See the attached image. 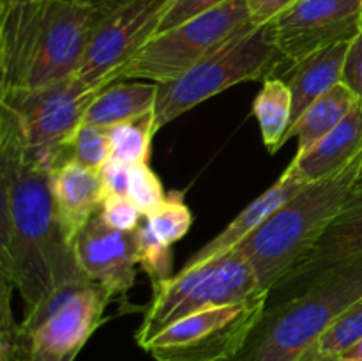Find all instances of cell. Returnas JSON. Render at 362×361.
Segmentation results:
<instances>
[{
  "label": "cell",
  "mask_w": 362,
  "mask_h": 361,
  "mask_svg": "<svg viewBox=\"0 0 362 361\" xmlns=\"http://www.w3.org/2000/svg\"><path fill=\"white\" fill-rule=\"evenodd\" d=\"M106 131L110 140V158L119 159L127 165L148 163L152 138L158 133L154 110L126 122L115 124Z\"/></svg>",
  "instance_id": "23"
},
{
  "label": "cell",
  "mask_w": 362,
  "mask_h": 361,
  "mask_svg": "<svg viewBox=\"0 0 362 361\" xmlns=\"http://www.w3.org/2000/svg\"><path fill=\"white\" fill-rule=\"evenodd\" d=\"M281 60L286 59L276 48L269 25H247L182 76L168 84H158L156 127L159 131L225 88L267 78Z\"/></svg>",
  "instance_id": "5"
},
{
  "label": "cell",
  "mask_w": 362,
  "mask_h": 361,
  "mask_svg": "<svg viewBox=\"0 0 362 361\" xmlns=\"http://www.w3.org/2000/svg\"><path fill=\"white\" fill-rule=\"evenodd\" d=\"M343 356L349 357L350 361H362V340H361V342H357L356 345L352 347V349L346 350Z\"/></svg>",
  "instance_id": "36"
},
{
  "label": "cell",
  "mask_w": 362,
  "mask_h": 361,
  "mask_svg": "<svg viewBox=\"0 0 362 361\" xmlns=\"http://www.w3.org/2000/svg\"><path fill=\"white\" fill-rule=\"evenodd\" d=\"M361 27H362V20H361Z\"/></svg>",
  "instance_id": "41"
},
{
  "label": "cell",
  "mask_w": 362,
  "mask_h": 361,
  "mask_svg": "<svg viewBox=\"0 0 362 361\" xmlns=\"http://www.w3.org/2000/svg\"><path fill=\"white\" fill-rule=\"evenodd\" d=\"M308 186V183L296 179L293 176H290L288 172H283V176L269 188L265 193H262L260 197L255 202H251L246 209L240 211V214L237 218L232 219L228 227L223 230L221 234L214 237L212 241H209L202 250H198L189 260L186 262L180 271H186V269H194L202 264H207V262L214 260V258L223 257L228 251H232L233 248L239 246L246 237H250L258 227L264 225L283 204L290 200L292 197H296L299 191H303Z\"/></svg>",
  "instance_id": "16"
},
{
  "label": "cell",
  "mask_w": 362,
  "mask_h": 361,
  "mask_svg": "<svg viewBox=\"0 0 362 361\" xmlns=\"http://www.w3.org/2000/svg\"><path fill=\"white\" fill-rule=\"evenodd\" d=\"M145 222L163 243L172 246L189 232L193 214L184 202V195L180 191H172L154 212L145 216Z\"/></svg>",
  "instance_id": "25"
},
{
  "label": "cell",
  "mask_w": 362,
  "mask_h": 361,
  "mask_svg": "<svg viewBox=\"0 0 362 361\" xmlns=\"http://www.w3.org/2000/svg\"><path fill=\"white\" fill-rule=\"evenodd\" d=\"M361 297L362 258H357L329 271L304 292L265 304L246 342L226 361H300Z\"/></svg>",
  "instance_id": "4"
},
{
  "label": "cell",
  "mask_w": 362,
  "mask_h": 361,
  "mask_svg": "<svg viewBox=\"0 0 362 361\" xmlns=\"http://www.w3.org/2000/svg\"><path fill=\"white\" fill-rule=\"evenodd\" d=\"M6 6H11V4H18V2H27V0H2Z\"/></svg>",
  "instance_id": "40"
},
{
  "label": "cell",
  "mask_w": 362,
  "mask_h": 361,
  "mask_svg": "<svg viewBox=\"0 0 362 361\" xmlns=\"http://www.w3.org/2000/svg\"><path fill=\"white\" fill-rule=\"evenodd\" d=\"M269 294L260 289L255 271L237 250L179 271L165 282L152 283V301L136 331V343L145 349L156 335L173 322L209 308L246 303Z\"/></svg>",
  "instance_id": "6"
},
{
  "label": "cell",
  "mask_w": 362,
  "mask_h": 361,
  "mask_svg": "<svg viewBox=\"0 0 362 361\" xmlns=\"http://www.w3.org/2000/svg\"><path fill=\"white\" fill-rule=\"evenodd\" d=\"M361 20L359 0H297L267 25L276 48L296 64L318 50L352 41Z\"/></svg>",
  "instance_id": "12"
},
{
  "label": "cell",
  "mask_w": 362,
  "mask_h": 361,
  "mask_svg": "<svg viewBox=\"0 0 362 361\" xmlns=\"http://www.w3.org/2000/svg\"><path fill=\"white\" fill-rule=\"evenodd\" d=\"M99 216L112 229L122 230V232H134L140 225L141 212L138 211L129 197H115L113 195V197H106L103 200Z\"/></svg>",
  "instance_id": "30"
},
{
  "label": "cell",
  "mask_w": 362,
  "mask_h": 361,
  "mask_svg": "<svg viewBox=\"0 0 362 361\" xmlns=\"http://www.w3.org/2000/svg\"><path fill=\"white\" fill-rule=\"evenodd\" d=\"M52 193L60 222L73 243L74 236L101 211L106 198L98 170L66 158L52 170Z\"/></svg>",
  "instance_id": "15"
},
{
  "label": "cell",
  "mask_w": 362,
  "mask_h": 361,
  "mask_svg": "<svg viewBox=\"0 0 362 361\" xmlns=\"http://www.w3.org/2000/svg\"><path fill=\"white\" fill-rule=\"evenodd\" d=\"M159 85L151 81H120L103 88L88 105L83 122L95 127H108L126 122L156 108Z\"/></svg>",
  "instance_id": "19"
},
{
  "label": "cell",
  "mask_w": 362,
  "mask_h": 361,
  "mask_svg": "<svg viewBox=\"0 0 362 361\" xmlns=\"http://www.w3.org/2000/svg\"><path fill=\"white\" fill-rule=\"evenodd\" d=\"M349 45L350 41L336 42L293 64L290 80L286 81L292 94L290 126H293L320 96L331 91L334 85L341 84V71Z\"/></svg>",
  "instance_id": "18"
},
{
  "label": "cell",
  "mask_w": 362,
  "mask_h": 361,
  "mask_svg": "<svg viewBox=\"0 0 362 361\" xmlns=\"http://www.w3.org/2000/svg\"><path fill=\"white\" fill-rule=\"evenodd\" d=\"M170 0H115L99 9L74 76L85 85L105 88L156 34Z\"/></svg>",
  "instance_id": "11"
},
{
  "label": "cell",
  "mask_w": 362,
  "mask_h": 361,
  "mask_svg": "<svg viewBox=\"0 0 362 361\" xmlns=\"http://www.w3.org/2000/svg\"><path fill=\"white\" fill-rule=\"evenodd\" d=\"M362 151L331 176L310 183L233 250L239 251L269 292L313 246L352 195Z\"/></svg>",
  "instance_id": "3"
},
{
  "label": "cell",
  "mask_w": 362,
  "mask_h": 361,
  "mask_svg": "<svg viewBox=\"0 0 362 361\" xmlns=\"http://www.w3.org/2000/svg\"><path fill=\"white\" fill-rule=\"evenodd\" d=\"M13 289H16L13 278L6 269L0 268V338L21 340L20 326L14 321L13 308H11Z\"/></svg>",
  "instance_id": "32"
},
{
  "label": "cell",
  "mask_w": 362,
  "mask_h": 361,
  "mask_svg": "<svg viewBox=\"0 0 362 361\" xmlns=\"http://www.w3.org/2000/svg\"><path fill=\"white\" fill-rule=\"evenodd\" d=\"M129 173L131 165L110 158L99 170L106 197H113V195L115 197H127V193H129Z\"/></svg>",
  "instance_id": "33"
},
{
  "label": "cell",
  "mask_w": 362,
  "mask_h": 361,
  "mask_svg": "<svg viewBox=\"0 0 362 361\" xmlns=\"http://www.w3.org/2000/svg\"><path fill=\"white\" fill-rule=\"evenodd\" d=\"M225 2H228V0H170L156 34L172 30V28L179 27V25L186 23V21L193 20V18L200 16V14L207 13V11L214 9Z\"/></svg>",
  "instance_id": "29"
},
{
  "label": "cell",
  "mask_w": 362,
  "mask_h": 361,
  "mask_svg": "<svg viewBox=\"0 0 362 361\" xmlns=\"http://www.w3.org/2000/svg\"><path fill=\"white\" fill-rule=\"evenodd\" d=\"M74 257L81 273L110 296H124L136 278L134 232L112 229L98 214L74 236Z\"/></svg>",
  "instance_id": "14"
},
{
  "label": "cell",
  "mask_w": 362,
  "mask_h": 361,
  "mask_svg": "<svg viewBox=\"0 0 362 361\" xmlns=\"http://www.w3.org/2000/svg\"><path fill=\"white\" fill-rule=\"evenodd\" d=\"M297 0H247L250 16L255 25H267Z\"/></svg>",
  "instance_id": "34"
},
{
  "label": "cell",
  "mask_w": 362,
  "mask_h": 361,
  "mask_svg": "<svg viewBox=\"0 0 362 361\" xmlns=\"http://www.w3.org/2000/svg\"><path fill=\"white\" fill-rule=\"evenodd\" d=\"M134 243H136V264L141 271L147 273L152 283L165 282L172 278L173 253L172 246L163 243L147 222L140 223L134 230Z\"/></svg>",
  "instance_id": "26"
},
{
  "label": "cell",
  "mask_w": 362,
  "mask_h": 361,
  "mask_svg": "<svg viewBox=\"0 0 362 361\" xmlns=\"http://www.w3.org/2000/svg\"><path fill=\"white\" fill-rule=\"evenodd\" d=\"M357 98L345 87L343 84L334 85L329 92L317 99L303 115L299 117L293 126L288 127L283 144L288 138L297 137L299 145H297V154L303 156L304 152L310 151L317 142H320L332 127L338 126L346 113L356 105Z\"/></svg>",
  "instance_id": "20"
},
{
  "label": "cell",
  "mask_w": 362,
  "mask_h": 361,
  "mask_svg": "<svg viewBox=\"0 0 362 361\" xmlns=\"http://www.w3.org/2000/svg\"><path fill=\"white\" fill-rule=\"evenodd\" d=\"M362 151V101L357 99L345 119L303 156H296L285 172L303 183H315L341 168Z\"/></svg>",
  "instance_id": "17"
},
{
  "label": "cell",
  "mask_w": 362,
  "mask_h": 361,
  "mask_svg": "<svg viewBox=\"0 0 362 361\" xmlns=\"http://www.w3.org/2000/svg\"><path fill=\"white\" fill-rule=\"evenodd\" d=\"M354 190H362V166H361V170H359V176H357L356 186H354Z\"/></svg>",
  "instance_id": "39"
},
{
  "label": "cell",
  "mask_w": 362,
  "mask_h": 361,
  "mask_svg": "<svg viewBox=\"0 0 362 361\" xmlns=\"http://www.w3.org/2000/svg\"><path fill=\"white\" fill-rule=\"evenodd\" d=\"M6 4L0 0V30H2V23H4V16H6Z\"/></svg>",
  "instance_id": "38"
},
{
  "label": "cell",
  "mask_w": 362,
  "mask_h": 361,
  "mask_svg": "<svg viewBox=\"0 0 362 361\" xmlns=\"http://www.w3.org/2000/svg\"><path fill=\"white\" fill-rule=\"evenodd\" d=\"M101 91L71 76L34 91L6 96L2 101L16 115L27 154L53 170L66 159L67 142Z\"/></svg>",
  "instance_id": "9"
},
{
  "label": "cell",
  "mask_w": 362,
  "mask_h": 361,
  "mask_svg": "<svg viewBox=\"0 0 362 361\" xmlns=\"http://www.w3.org/2000/svg\"><path fill=\"white\" fill-rule=\"evenodd\" d=\"M269 294L209 308L173 322L145 345L156 361H226L243 347Z\"/></svg>",
  "instance_id": "10"
},
{
  "label": "cell",
  "mask_w": 362,
  "mask_h": 361,
  "mask_svg": "<svg viewBox=\"0 0 362 361\" xmlns=\"http://www.w3.org/2000/svg\"><path fill=\"white\" fill-rule=\"evenodd\" d=\"M131 198L141 216H148L154 212L163 202L166 200V193L159 177L152 172L148 163H138L131 165L129 173V193Z\"/></svg>",
  "instance_id": "28"
},
{
  "label": "cell",
  "mask_w": 362,
  "mask_h": 361,
  "mask_svg": "<svg viewBox=\"0 0 362 361\" xmlns=\"http://www.w3.org/2000/svg\"><path fill=\"white\" fill-rule=\"evenodd\" d=\"M341 84L362 101V27L350 41L341 71Z\"/></svg>",
  "instance_id": "31"
},
{
  "label": "cell",
  "mask_w": 362,
  "mask_h": 361,
  "mask_svg": "<svg viewBox=\"0 0 362 361\" xmlns=\"http://www.w3.org/2000/svg\"><path fill=\"white\" fill-rule=\"evenodd\" d=\"M66 158L74 159L92 170H101L110 159L108 131L105 127L81 124L66 145Z\"/></svg>",
  "instance_id": "27"
},
{
  "label": "cell",
  "mask_w": 362,
  "mask_h": 361,
  "mask_svg": "<svg viewBox=\"0 0 362 361\" xmlns=\"http://www.w3.org/2000/svg\"><path fill=\"white\" fill-rule=\"evenodd\" d=\"M9 258L25 315L60 287L88 280L60 222L52 193V170L27 154L21 131L11 173Z\"/></svg>",
  "instance_id": "1"
},
{
  "label": "cell",
  "mask_w": 362,
  "mask_h": 361,
  "mask_svg": "<svg viewBox=\"0 0 362 361\" xmlns=\"http://www.w3.org/2000/svg\"><path fill=\"white\" fill-rule=\"evenodd\" d=\"M20 340L14 338H0V361H14L18 356V345Z\"/></svg>",
  "instance_id": "35"
},
{
  "label": "cell",
  "mask_w": 362,
  "mask_h": 361,
  "mask_svg": "<svg viewBox=\"0 0 362 361\" xmlns=\"http://www.w3.org/2000/svg\"><path fill=\"white\" fill-rule=\"evenodd\" d=\"M99 9L83 0H27L6 7L0 99L74 76Z\"/></svg>",
  "instance_id": "2"
},
{
  "label": "cell",
  "mask_w": 362,
  "mask_h": 361,
  "mask_svg": "<svg viewBox=\"0 0 362 361\" xmlns=\"http://www.w3.org/2000/svg\"><path fill=\"white\" fill-rule=\"evenodd\" d=\"M362 340V297L346 308L308 350L300 361H317L325 356H343Z\"/></svg>",
  "instance_id": "24"
},
{
  "label": "cell",
  "mask_w": 362,
  "mask_h": 361,
  "mask_svg": "<svg viewBox=\"0 0 362 361\" xmlns=\"http://www.w3.org/2000/svg\"><path fill=\"white\" fill-rule=\"evenodd\" d=\"M359 2H362V0H359Z\"/></svg>",
  "instance_id": "42"
},
{
  "label": "cell",
  "mask_w": 362,
  "mask_h": 361,
  "mask_svg": "<svg viewBox=\"0 0 362 361\" xmlns=\"http://www.w3.org/2000/svg\"><path fill=\"white\" fill-rule=\"evenodd\" d=\"M317 361H350V360L345 356H325V357H320V360H317Z\"/></svg>",
  "instance_id": "37"
},
{
  "label": "cell",
  "mask_w": 362,
  "mask_h": 361,
  "mask_svg": "<svg viewBox=\"0 0 362 361\" xmlns=\"http://www.w3.org/2000/svg\"><path fill=\"white\" fill-rule=\"evenodd\" d=\"M20 140V124L13 110L0 99V268L11 275L9 197L13 158ZM13 278V276H11Z\"/></svg>",
  "instance_id": "22"
},
{
  "label": "cell",
  "mask_w": 362,
  "mask_h": 361,
  "mask_svg": "<svg viewBox=\"0 0 362 361\" xmlns=\"http://www.w3.org/2000/svg\"><path fill=\"white\" fill-rule=\"evenodd\" d=\"M253 113L260 124L265 147L274 154L283 145L292 119V94L288 84L279 78H265L264 87L255 99Z\"/></svg>",
  "instance_id": "21"
},
{
  "label": "cell",
  "mask_w": 362,
  "mask_h": 361,
  "mask_svg": "<svg viewBox=\"0 0 362 361\" xmlns=\"http://www.w3.org/2000/svg\"><path fill=\"white\" fill-rule=\"evenodd\" d=\"M110 299L90 280L57 289L20 324L25 361H74L105 321Z\"/></svg>",
  "instance_id": "8"
},
{
  "label": "cell",
  "mask_w": 362,
  "mask_h": 361,
  "mask_svg": "<svg viewBox=\"0 0 362 361\" xmlns=\"http://www.w3.org/2000/svg\"><path fill=\"white\" fill-rule=\"evenodd\" d=\"M247 0H228L179 27L156 34L120 69V80L168 84L251 25Z\"/></svg>",
  "instance_id": "7"
},
{
  "label": "cell",
  "mask_w": 362,
  "mask_h": 361,
  "mask_svg": "<svg viewBox=\"0 0 362 361\" xmlns=\"http://www.w3.org/2000/svg\"><path fill=\"white\" fill-rule=\"evenodd\" d=\"M362 258V190H354L317 243L269 290L267 303L304 292L332 269Z\"/></svg>",
  "instance_id": "13"
}]
</instances>
